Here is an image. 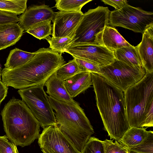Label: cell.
<instances>
[{
    "instance_id": "6da1fadb",
    "label": "cell",
    "mask_w": 153,
    "mask_h": 153,
    "mask_svg": "<svg viewBox=\"0 0 153 153\" xmlns=\"http://www.w3.org/2000/svg\"><path fill=\"white\" fill-rule=\"evenodd\" d=\"M97 105L111 139L120 141L130 128L123 92L101 75L91 73Z\"/></svg>"
},
{
    "instance_id": "7a4b0ae2",
    "label": "cell",
    "mask_w": 153,
    "mask_h": 153,
    "mask_svg": "<svg viewBox=\"0 0 153 153\" xmlns=\"http://www.w3.org/2000/svg\"><path fill=\"white\" fill-rule=\"evenodd\" d=\"M35 52L33 58L24 65L2 69V82L5 85L19 90L44 85L48 78L65 62L61 53L49 48H41Z\"/></svg>"
},
{
    "instance_id": "3957f363",
    "label": "cell",
    "mask_w": 153,
    "mask_h": 153,
    "mask_svg": "<svg viewBox=\"0 0 153 153\" xmlns=\"http://www.w3.org/2000/svg\"><path fill=\"white\" fill-rule=\"evenodd\" d=\"M1 114L6 136L16 146H29L38 137L40 123L22 100L13 97Z\"/></svg>"
},
{
    "instance_id": "277c9868",
    "label": "cell",
    "mask_w": 153,
    "mask_h": 153,
    "mask_svg": "<svg viewBox=\"0 0 153 153\" xmlns=\"http://www.w3.org/2000/svg\"><path fill=\"white\" fill-rule=\"evenodd\" d=\"M55 111L56 124L60 131L80 153L94 130L83 109L78 103L72 104L48 96Z\"/></svg>"
},
{
    "instance_id": "5b68a950",
    "label": "cell",
    "mask_w": 153,
    "mask_h": 153,
    "mask_svg": "<svg viewBox=\"0 0 153 153\" xmlns=\"http://www.w3.org/2000/svg\"><path fill=\"white\" fill-rule=\"evenodd\" d=\"M124 92L130 128L153 126V72H147Z\"/></svg>"
},
{
    "instance_id": "8992f818",
    "label": "cell",
    "mask_w": 153,
    "mask_h": 153,
    "mask_svg": "<svg viewBox=\"0 0 153 153\" xmlns=\"http://www.w3.org/2000/svg\"><path fill=\"white\" fill-rule=\"evenodd\" d=\"M110 11L107 7L98 6L90 9L83 15L75 32L72 44L103 45L102 36L109 25Z\"/></svg>"
},
{
    "instance_id": "52a82bcc",
    "label": "cell",
    "mask_w": 153,
    "mask_h": 153,
    "mask_svg": "<svg viewBox=\"0 0 153 153\" xmlns=\"http://www.w3.org/2000/svg\"><path fill=\"white\" fill-rule=\"evenodd\" d=\"M44 85L19 89L18 92L23 101L43 129L56 124L54 111L44 91Z\"/></svg>"
},
{
    "instance_id": "ba28073f",
    "label": "cell",
    "mask_w": 153,
    "mask_h": 153,
    "mask_svg": "<svg viewBox=\"0 0 153 153\" xmlns=\"http://www.w3.org/2000/svg\"><path fill=\"white\" fill-rule=\"evenodd\" d=\"M109 25L143 33L153 25V13L127 4L119 10L110 12Z\"/></svg>"
},
{
    "instance_id": "9c48e42d",
    "label": "cell",
    "mask_w": 153,
    "mask_h": 153,
    "mask_svg": "<svg viewBox=\"0 0 153 153\" xmlns=\"http://www.w3.org/2000/svg\"><path fill=\"white\" fill-rule=\"evenodd\" d=\"M101 71L100 75L123 92L140 80L146 73L143 67L130 66L117 60L110 65L101 67Z\"/></svg>"
},
{
    "instance_id": "30bf717a",
    "label": "cell",
    "mask_w": 153,
    "mask_h": 153,
    "mask_svg": "<svg viewBox=\"0 0 153 153\" xmlns=\"http://www.w3.org/2000/svg\"><path fill=\"white\" fill-rule=\"evenodd\" d=\"M65 52L73 58L95 64L101 67L110 65L117 60L114 52L102 45L72 44Z\"/></svg>"
},
{
    "instance_id": "8fae6325",
    "label": "cell",
    "mask_w": 153,
    "mask_h": 153,
    "mask_svg": "<svg viewBox=\"0 0 153 153\" xmlns=\"http://www.w3.org/2000/svg\"><path fill=\"white\" fill-rule=\"evenodd\" d=\"M38 143L45 153H80L62 133L56 124L43 129Z\"/></svg>"
},
{
    "instance_id": "7c38bea8",
    "label": "cell",
    "mask_w": 153,
    "mask_h": 153,
    "mask_svg": "<svg viewBox=\"0 0 153 153\" xmlns=\"http://www.w3.org/2000/svg\"><path fill=\"white\" fill-rule=\"evenodd\" d=\"M83 14L81 11L70 12L59 11L55 13L52 21V37H74L76 30Z\"/></svg>"
},
{
    "instance_id": "4fadbf2b",
    "label": "cell",
    "mask_w": 153,
    "mask_h": 153,
    "mask_svg": "<svg viewBox=\"0 0 153 153\" xmlns=\"http://www.w3.org/2000/svg\"><path fill=\"white\" fill-rule=\"evenodd\" d=\"M55 15V13L48 5L31 6L20 16L19 25L26 31L39 23L48 20L52 21Z\"/></svg>"
},
{
    "instance_id": "5bb4252c",
    "label": "cell",
    "mask_w": 153,
    "mask_h": 153,
    "mask_svg": "<svg viewBox=\"0 0 153 153\" xmlns=\"http://www.w3.org/2000/svg\"><path fill=\"white\" fill-rule=\"evenodd\" d=\"M141 42L136 47L143 67L147 72H153V25L143 33Z\"/></svg>"
},
{
    "instance_id": "9a60e30c",
    "label": "cell",
    "mask_w": 153,
    "mask_h": 153,
    "mask_svg": "<svg viewBox=\"0 0 153 153\" xmlns=\"http://www.w3.org/2000/svg\"><path fill=\"white\" fill-rule=\"evenodd\" d=\"M44 85L47 88L46 92L54 99L72 104L78 103L70 96L65 86L64 81L57 77L56 72L48 78Z\"/></svg>"
},
{
    "instance_id": "2e32d148",
    "label": "cell",
    "mask_w": 153,
    "mask_h": 153,
    "mask_svg": "<svg viewBox=\"0 0 153 153\" xmlns=\"http://www.w3.org/2000/svg\"><path fill=\"white\" fill-rule=\"evenodd\" d=\"M64 83L68 92L73 99L92 85L91 73L89 72L79 73L64 81Z\"/></svg>"
},
{
    "instance_id": "e0dca14e",
    "label": "cell",
    "mask_w": 153,
    "mask_h": 153,
    "mask_svg": "<svg viewBox=\"0 0 153 153\" xmlns=\"http://www.w3.org/2000/svg\"><path fill=\"white\" fill-rule=\"evenodd\" d=\"M24 31L17 23L0 25V50L16 44L21 39Z\"/></svg>"
},
{
    "instance_id": "ac0fdd59",
    "label": "cell",
    "mask_w": 153,
    "mask_h": 153,
    "mask_svg": "<svg viewBox=\"0 0 153 153\" xmlns=\"http://www.w3.org/2000/svg\"><path fill=\"white\" fill-rule=\"evenodd\" d=\"M102 41L103 45L113 52L123 48L132 46L114 27L109 25L106 26L103 30Z\"/></svg>"
},
{
    "instance_id": "d6986e66",
    "label": "cell",
    "mask_w": 153,
    "mask_h": 153,
    "mask_svg": "<svg viewBox=\"0 0 153 153\" xmlns=\"http://www.w3.org/2000/svg\"><path fill=\"white\" fill-rule=\"evenodd\" d=\"M116 59L128 65L143 67L136 46L123 48L114 52Z\"/></svg>"
},
{
    "instance_id": "ffe728a7",
    "label": "cell",
    "mask_w": 153,
    "mask_h": 153,
    "mask_svg": "<svg viewBox=\"0 0 153 153\" xmlns=\"http://www.w3.org/2000/svg\"><path fill=\"white\" fill-rule=\"evenodd\" d=\"M149 134L143 127H132L124 134L119 141L128 149L141 143Z\"/></svg>"
},
{
    "instance_id": "44dd1931",
    "label": "cell",
    "mask_w": 153,
    "mask_h": 153,
    "mask_svg": "<svg viewBox=\"0 0 153 153\" xmlns=\"http://www.w3.org/2000/svg\"><path fill=\"white\" fill-rule=\"evenodd\" d=\"M35 52L30 53L15 48L10 51L4 64L5 68L12 69L26 64L34 57Z\"/></svg>"
},
{
    "instance_id": "7402d4cb",
    "label": "cell",
    "mask_w": 153,
    "mask_h": 153,
    "mask_svg": "<svg viewBox=\"0 0 153 153\" xmlns=\"http://www.w3.org/2000/svg\"><path fill=\"white\" fill-rule=\"evenodd\" d=\"M80 72H82L79 67L74 58L62 65L56 71L57 77L63 81Z\"/></svg>"
},
{
    "instance_id": "603a6c76",
    "label": "cell",
    "mask_w": 153,
    "mask_h": 153,
    "mask_svg": "<svg viewBox=\"0 0 153 153\" xmlns=\"http://www.w3.org/2000/svg\"><path fill=\"white\" fill-rule=\"evenodd\" d=\"M27 0H0V10L20 15L27 9Z\"/></svg>"
},
{
    "instance_id": "cb8c5ba5",
    "label": "cell",
    "mask_w": 153,
    "mask_h": 153,
    "mask_svg": "<svg viewBox=\"0 0 153 153\" xmlns=\"http://www.w3.org/2000/svg\"><path fill=\"white\" fill-rule=\"evenodd\" d=\"M49 44V48L60 53H64L75 40L74 37H65L53 38L48 36L46 38Z\"/></svg>"
},
{
    "instance_id": "d4e9b609",
    "label": "cell",
    "mask_w": 153,
    "mask_h": 153,
    "mask_svg": "<svg viewBox=\"0 0 153 153\" xmlns=\"http://www.w3.org/2000/svg\"><path fill=\"white\" fill-rule=\"evenodd\" d=\"M92 0H56L55 7L59 11L74 12L81 11L82 7Z\"/></svg>"
},
{
    "instance_id": "484cf974",
    "label": "cell",
    "mask_w": 153,
    "mask_h": 153,
    "mask_svg": "<svg viewBox=\"0 0 153 153\" xmlns=\"http://www.w3.org/2000/svg\"><path fill=\"white\" fill-rule=\"evenodd\" d=\"M51 21L48 20L39 23L26 32L39 39H46L51 35Z\"/></svg>"
},
{
    "instance_id": "4316f807",
    "label": "cell",
    "mask_w": 153,
    "mask_h": 153,
    "mask_svg": "<svg viewBox=\"0 0 153 153\" xmlns=\"http://www.w3.org/2000/svg\"><path fill=\"white\" fill-rule=\"evenodd\" d=\"M81 153H105L102 141L91 137L85 145Z\"/></svg>"
},
{
    "instance_id": "83f0119b",
    "label": "cell",
    "mask_w": 153,
    "mask_h": 153,
    "mask_svg": "<svg viewBox=\"0 0 153 153\" xmlns=\"http://www.w3.org/2000/svg\"><path fill=\"white\" fill-rule=\"evenodd\" d=\"M138 153H153V132L149 131L146 137L139 144L129 149Z\"/></svg>"
},
{
    "instance_id": "f1b7e54d",
    "label": "cell",
    "mask_w": 153,
    "mask_h": 153,
    "mask_svg": "<svg viewBox=\"0 0 153 153\" xmlns=\"http://www.w3.org/2000/svg\"><path fill=\"white\" fill-rule=\"evenodd\" d=\"M104 144L105 153H129V150L119 141L106 139L102 141Z\"/></svg>"
},
{
    "instance_id": "f546056e",
    "label": "cell",
    "mask_w": 153,
    "mask_h": 153,
    "mask_svg": "<svg viewBox=\"0 0 153 153\" xmlns=\"http://www.w3.org/2000/svg\"><path fill=\"white\" fill-rule=\"evenodd\" d=\"M82 72H89L100 74L101 67L94 63L74 58Z\"/></svg>"
},
{
    "instance_id": "4dcf8cb0",
    "label": "cell",
    "mask_w": 153,
    "mask_h": 153,
    "mask_svg": "<svg viewBox=\"0 0 153 153\" xmlns=\"http://www.w3.org/2000/svg\"><path fill=\"white\" fill-rule=\"evenodd\" d=\"M7 138L6 135L0 136V153H19L16 146Z\"/></svg>"
},
{
    "instance_id": "1f68e13d",
    "label": "cell",
    "mask_w": 153,
    "mask_h": 153,
    "mask_svg": "<svg viewBox=\"0 0 153 153\" xmlns=\"http://www.w3.org/2000/svg\"><path fill=\"white\" fill-rule=\"evenodd\" d=\"M19 21L17 15L6 11L0 10V25L17 23Z\"/></svg>"
},
{
    "instance_id": "d6a6232c",
    "label": "cell",
    "mask_w": 153,
    "mask_h": 153,
    "mask_svg": "<svg viewBox=\"0 0 153 153\" xmlns=\"http://www.w3.org/2000/svg\"><path fill=\"white\" fill-rule=\"evenodd\" d=\"M101 1L106 4L111 6L115 8V10H119L127 4L126 0H102Z\"/></svg>"
},
{
    "instance_id": "836d02e7",
    "label": "cell",
    "mask_w": 153,
    "mask_h": 153,
    "mask_svg": "<svg viewBox=\"0 0 153 153\" xmlns=\"http://www.w3.org/2000/svg\"><path fill=\"white\" fill-rule=\"evenodd\" d=\"M8 88L0 80V106L1 102L5 99L7 93Z\"/></svg>"
},
{
    "instance_id": "e575fe53",
    "label": "cell",
    "mask_w": 153,
    "mask_h": 153,
    "mask_svg": "<svg viewBox=\"0 0 153 153\" xmlns=\"http://www.w3.org/2000/svg\"><path fill=\"white\" fill-rule=\"evenodd\" d=\"M129 153H138L134 151L129 150Z\"/></svg>"
},
{
    "instance_id": "d590c367",
    "label": "cell",
    "mask_w": 153,
    "mask_h": 153,
    "mask_svg": "<svg viewBox=\"0 0 153 153\" xmlns=\"http://www.w3.org/2000/svg\"><path fill=\"white\" fill-rule=\"evenodd\" d=\"M1 73L0 72V80H1Z\"/></svg>"
},
{
    "instance_id": "8d00e7d4",
    "label": "cell",
    "mask_w": 153,
    "mask_h": 153,
    "mask_svg": "<svg viewBox=\"0 0 153 153\" xmlns=\"http://www.w3.org/2000/svg\"><path fill=\"white\" fill-rule=\"evenodd\" d=\"M43 152V153H45V152Z\"/></svg>"
}]
</instances>
